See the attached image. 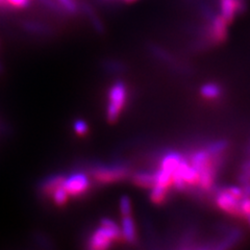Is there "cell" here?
<instances>
[{"label": "cell", "instance_id": "ac0fdd59", "mask_svg": "<svg viewBox=\"0 0 250 250\" xmlns=\"http://www.w3.org/2000/svg\"><path fill=\"white\" fill-rule=\"evenodd\" d=\"M228 148V142L226 141H217V142H213L208 144L207 150L212 156L221 155Z\"/></svg>", "mask_w": 250, "mask_h": 250}, {"label": "cell", "instance_id": "6da1fadb", "mask_svg": "<svg viewBox=\"0 0 250 250\" xmlns=\"http://www.w3.org/2000/svg\"><path fill=\"white\" fill-rule=\"evenodd\" d=\"M122 240L121 229L113 220L104 218L100 225L94 230L88 239V248L94 250L106 249L117 241Z\"/></svg>", "mask_w": 250, "mask_h": 250}, {"label": "cell", "instance_id": "ba28073f", "mask_svg": "<svg viewBox=\"0 0 250 250\" xmlns=\"http://www.w3.org/2000/svg\"><path fill=\"white\" fill-rule=\"evenodd\" d=\"M212 163H213L212 155L208 153L207 149L195 151L190 158V164L198 171V173L200 171L205 170L206 168L212 165Z\"/></svg>", "mask_w": 250, "mask_h": 250}, {"label": "cell", "instance_id": "2e32d148", "mask_svg": "<svg viewBox=\"0 0 250 250\" xmlns=\"http://www.w3.org/2000/svg\"><path fill=\"white\" fill-rule=\"evenodd\" d=\"M221 88L216 83H207L202 85L200 89V94L202 97L207 99H216L221 95Z\"/></svg>", "mask_w": 250, "mask_h": 250}, {"label": "cell", "instance_id": "44dd1931", "mask_svg": "<svg viewBox=\"0 0 250 250\" xmlns=\"http://www.w3.org/2000/svg\"><path fill=\"white\" fill-rule=\"evenodd\" d=\"M10 9H26L30 4V0H5Z\"/></svg>", "mask_w": 250, "mask_h": 250}, {"label": "cell", "instance_id": "9a60e30c", "mask_svg": "<svg viewBox=\"0 0 250 250\" xmlns=\"http://www.w3.org/2000/svg\"><path fill=\"white\" fill-rule=\"evenodd\" d=\"M50 197L52 198V201H53L54 205L58 206V207H64L65 205H67V202L69 201L70 195L66 191V189L64 188V185H62L60 188H58V189L51 194Z\"/></svg>", "mask_w": 250, "mask_h": 250}, {"label": "cell", "instance_id": "9c48e42d", "mask_svg": "<svg viewBox=\"0 0 250 250\" xmlns=\"http://www.w3.org/2000/svg\"><path fill=\"white\" fill-rule=\"evenodd\" d=\"M184 160V156L177 152H169L164 156L161 162V168L166 170L173 175L175 170L179 166V164Z\"/></svg>", "mask_w": 250, "mask_h": 250}, {"label": "cell", "instance_id": "5bb4252c", "mask_svg": "<svg viewBox=\"0 0 250 250\" xmlns=\"http://www.w3.org/2000/svg\"><path fill=\"white\" fill-rule=\"evenodd\" d=\"M150 192V200L155 203V205H162L165 202L168 198L169 194V188L163 187L160 185H153L151 188Z\"/></svg>", "mask_w": 250, "mask_h": 250}, {"label": "cell", "instance_id": "5b68a950", "mask_svg": "<svg viewBox=\"0 0 250 250\" xmlns=\"http://www.w3.org/2000/svg\"><path fill=\"white\" fill-rule=\"evenodd\" d=\"M241 198L234 197L229 191H221L219 192L216 198L217 206L223 209L224 212L229 213L230 215H234L238 217H243L241 210Z\"/></svg>", "mask_w": 250, "mask_h": 250}, {"label": "cell", "instance_id": "484cf974", "mask_svg": "<svg viewBox=\"0 0 250 250\" xmlns=\"http://www.w3.org/2000/svg\"><path fill=\"white\" fill-rule=\"evenodd\" d=\"M124 1H126V2L130 3V2H134V1H137V0H124Z\"/></svg>", "mask_w": 250, "mask_h": 250}, {"label": "cell", "instance_id": "d4e9b609", "mask_svg": "<svg viewBox=\"0 0 250 250\" xmlns=\"http://www.w3.org/2000/svg\"><path fill=\"white\" fill-rule=\"evenodd\" d=\"M245 218L247 219V221H248V224L250 225V214H249V215H247V216H246Z\"/></svg>", "mask_w": 250, "mask_h": 250}, {"label": "cell", "instance_id": "ffe728a7", "mask_svg": "<svg viewBox=\"0 0 250 250\" xmlns=\"http://www.w3.org/2000/svg\"><path fill=\"white\" fill-rule=\"evenodd\" d=\"M73 128H74V131L76 132V135H78V136H84L89 131L88 124L81 119L76 120L74 122Z\"/></svg>", "mask_w": 250, "mask_h": 250}, {"label": "cell", "instance_id": "7a4b0ae2", "mask_svg": "<svg viewBox=\"0 0 250 250\" xmlns=\"http://www.w3.org/2000/svg\"><path fill=\"white\" fill-rule=\"evenodd\" d=\"M128 96L126 84L123 82H116L111 85L107 93L106 119L109 123H115L119 119L125 107Z\"/></svg>", "mask_w": 250, "mask_h": 250}, {"label": "cell", "instance_id": "30bf717a", "mask_svg": "<svg viewBox=\"0 0 250 250\" xmlns=\"http://www.w3.org/2000/svg\"><path fill=\"white\" fill-rule=\"evenodd\" d=\"M65 178V175H53L47 178L42 184V194L46 197H50L51 194L56 191L58 188L64 185Z\"/></svg>", "mask_w": 250, "mask_h": 250}, {"label": "cell", "instance_id": "cb8c5ba5", "mask_svg": "<svg viewBox=\"0 0 250 250\" xmlns=\"http://www.w3.org/2000/svg\"><path fill=\"white\" fill-rule=\"evenodd\" d=\"M242 190H243V196L250 197V183L244 184L242 187Z\"/></svg>", "mask_w": 250, "mask_h": 250}, {"label": "cell", "instance_id": "e0dca14e", "mask_svg": "<svg viewBox=\"0 0 250 250\" xmlns=\"http://www.w3.org/2000/svg\"><path fill=\"white\" fill-rule=\"evenodd\" d=\"M66 15H76L81 11V3L77 0H57Z\"/></svg>", "mask_w": 250, "mask_h": 250}, {"label": "cell", "instance_id": "7c38bea8", "mask_svg": "<svg viewBox=\"0 0 250 250\" xmlns=\"http://www.w3.org/2000/svg\"><path fill=\"white\" fill-rule=\"evenodd\" d=\"M237 6L234 0H220V15L230 24L237 15Z\"/></svg>", "mask_w": 250, "mask_h": 250}, {"label": "cell", "instance_id": "3957f363", "mask_svg": "<svg viewBox=\"0 0 250 250\" xmlns=\"http://www.w3.org/2000/svg\"><path fill=\"white\" fill-rule=\"evenodd\" d=\"M131 176L130 170L125 166H98L91 171L90 177L100 185L116 184L125 181Z\"/></svg>", "mask_w": 250, "mask_h": 250}, {"label": "cell", "instance_id": "7402d4cb", "mask_svg": "<svg viewBox=\"0 0 250 250\" xmlns=\"http://www.w3.org/2000/svg\"><path fill=\"white\" fill-rule=\"evenodd\" d=\"M241 203V210L243 217H246L250 214V197L243 196L240 200Z\"/></svg>", "mask_w": 250, "mask_h": 250}, {"label": "cell", "instance_id": "d6986e66", "mask_svg": "<svg viewBox=\"0 0 250 250\" xmlns=\"http://www.w3.org/2000/svg\"><path fill=\"white\" fill-rule=\"evenodd\" d=\"M119 208H120V213L122 217L132 215V206H131V201L129 197L127 196L121 197L119 202Z\"/></svg>", "mask_w": 250, "mask_h": 250}, {"label": "cell", "instance_id": "4fadbf2b", "mask_svg": "<svg viewBox=\"0 0 250 250\" xmlns=\"http://www.w3.org/2000/svg\"><path fill=\"white\" fill-rule=\"evenodd\" d=\"M81 11L83 12L85 17L90 20L94 28H95L97 31H99V33H103L104 31L103 22H101L100 18L98 17V15L96 14L95 11L92 9L91 5L88 3H81Z\"/></svg>", "mask_w": 250, "mask_h": 250}, {"label": "cell", "instance_id": "603a6c76", "mask_svg": "<svg viewBox=\"0 0 250 250\" xmlns=\"http://www.w3.org/2000/svg\"><path fill=\"white\" fill-rule=\"evenodd\" d=\"M226 191H229L231 195H233V196L237 197V198L243 197V190H242V188H240V187L232 186V187L228 188Z\"/></svg>", "mask_w": 250, "mask_h": 250}, {"label": "cell", "instance_id": "8992f818", "mask_svg": "<svg viewBox=\"0 0 250 250\" xmlns=\"http://www.w3.org/2000/svg\"><path fill=\"white\" fill-rule=\"evenodd\" d=\"M228 25L229 23L224 20L221 15L213 17L208 29L209 40L214 43L223 42L228 35Z\"/></svg>", "mask_w": 250, "mask_h": 250}, {"label": "cell", "instance_id": "52a82bcc", "mask_svg": "<svg viewBox=\"0 0 250 250\" xmlns=\"http://www.w3.org/2000/svg\"><path fill=\"white\" fill-rule=\"evenodd\" d=\"M121 237L122 241L128 244H135L137 242V228L132 215L123 216L121 222Z\"/></svg>", "mask_w": 250, "mask_h": 250}, {"label": "cell", "instance_id": "8fae6325", "mask_svg": "<svg viewBox=\"0 0 250 250\" xmlns=\"http://www.w3.org/2000/svg\"><path fill=\"white\" fill-rule=\"evenodd\" d=\"M132 183L135 186L143 189H150L154 185V173L150 172H137L135 174H131Z\"/></svg>", "mask_w": 250, "mask_h": 250}, {"label": "cell", "instance_id": "277c9868", "mask_svg": "<svg viewBox=\"0 0 250 250\" xmlns=\"http://www.w3.org/2000/svg\"><path fill=\"white\" fill-rule=\"evenodd\" d=\"M64 188L70 197H80L87 193L91 188V177L84 173H74L66 176Z\"/></svg>", "mask_w": 250, "mask_h": 250}]
</instances>
